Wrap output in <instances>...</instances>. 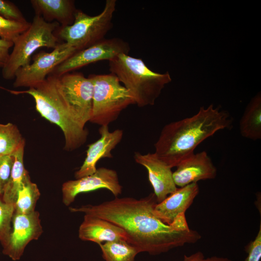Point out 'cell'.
Wrapping results in <instances>:
<instances>
[{
	"mask_svg": "<svg viewBox=\"0 0 261 261\" xmlns=\"http://www.w3.org/2000/svg\"><path fill=\"white\" fill-rule=\"evenodd\" d=\"M20 93L32 96L41 116L60 128L65 138L64 149L73 150L86 142L88 130L71 110L62 92L59 76L51 74L41 83Z\"/></svg>",
	"mask_w": 261,
	"mask_h": 261,
	"instance_id": "obj_3",
	"label": "cell"
},
{
	"mask_svg": "<svg viewBox=\"0 0 261 261\" xmlns=\"http://www.w3.org/2000/svg\"><path fill=\"white\" fill-rule=\"evenodd\" d=\"M43 232L39 212L28 214L14 212L12 232L6 245L2 247V253L13 261L19 260L28 244L38 240Z\"/></svg>",
	"mask_w": 261,
	"mask_h": 261,
	"instance_id": "obj_11",
	"label": "cell"
},
{
	"mask_svg": "<svg viewBox=\"0 0 261 261\" xmlns=\"http://www.w3.org/2000/svg\"><path fill=\"white\" fill-rule=\"evenodd\" d=\"M14 205L5 202L0 195V243L2 247L8 241L12 232Z\"/></svg>",
	"mask_w": 261,
	"mask_h": 261,
	"instance_id": "obj_24",
	"label": "cell"
},
{
	"mask_svg": "<svg viewBox=\"0 0 261 261\" xmlns=\"http://www.w3.org/2000/svg\"><path fill=\"white\" fill-rule=\"evenodd\" d=\"M89 77L93 84L90 122L101 126H108L117 119L123 110L135 104L129 90L114 74L91 75Z\"/></svg>",
	"mask_w": 261,
	"mask_h": 261,
	"instance_id": "obj_6",
	"label": "cell"
},
{
	"mask_svg": "<svg viewBox=\"0 0 261 261\" xmlns=\"http://www.w3.org/2000/svg\"><path fill=\"white\" fill-rule=\"evenodd\" d=\"M13 163L12 155L0 156V195L2 196L11 176Z\"/></svg>",
	"mask_w": 261,
	"mask_h": 261,
	"instance_id": "obj_27",
	"label": "cell"
},
{
	"mask_svg": "<svg viewBox=\"0 0 261 261\" xmlns=\"http://www.w3.org/2000/svg\"><path fill=\"white\" fill-rule=\"evenodd\" d=\"M133 158L136 162L145 167L148 179L158 203L163 201L169 194L176 190L171 168L160 160L155 153L142 154L135 152Z\"/></svg>",
	"mask_w": 261,
	"mask_h": 261,
	"instance_id": "obj_13",
	"label": "cell"
},
{
	"mask_svg": "<svg viewBox=\"0 0 261 261\" xmlns=\"http://www.w3.org/2000/svg\"><path fill=\"white\" fill-rule=\"evenodd\" d=\"M199 192L197 183L177 188L163 201L156 204L154 214L163 223L171 224L179 215L185 213Z\"/></svg>",
	"mask_w": 261,
	"mask_h": 261,
	"instance_id": "obj_16",
	"label": "cell"
},
{
	"mask_svg": "<svg viewBox=\"0 0 261 261\" xmlns=\"http://www.w3.org/2000/svg\"><path fill=\"white\" fill-rule=\"evenodd\" d=\"M183 261H232L228 258L218 257L216 256L205 258L203 253L197 251L189 256L184 255Z\"/></svg>",
	"mask_w": 261,
	"mask_h": 261,
	"instance_id": "obj_29",
	"label": "cell"
},
{
	"mask_svg": "<svg viewBox=\"0 0 261 261\" xmlns=\"http://www.w3.org/2000/svg\"><path fill=\"white\" fill-rule=\"evenodd\" d=\"M100 138L89 145L85 160L74 174L76 179H79L94 173L98 161L102 158H112V150L121 141L123 131L117 129L112 132L108 126H101L99 129Z\"/></svg>",
	"mask_w": 261,
	"mask_h": 261,
	"instance_id": "obj_15",
	"label": "cell"
},
{
	"mask_svg": "<svg viewBox=\"0 0 261 261\" xmlns=\"http://www.w3.org/2000/svg\"><path fill=\"white\" fill-rule=\"evenodd\" d=\"M77 50L64 42L58 44L50 52L41 51L34 57L33 62L19 68L14 75V87H32L44 81L47 76Z\"/></svg>",
	"mask_w": 261,
	"mask_h": 261,
	"instance_id": "obj_8",
	"label": "cell"
},
{
	"mask_svg": "<svg viewBox=\"0 0 261 261\" xmlns=\"http://www.w3.org/2000/svg\"><path fill=\"white\" fill-rule=\"evenodd\" d=\"M129 44L118 38L104 39L77 51L58 65L51 74L61 76L70 72L101 60H110L121 54H128Z\"/></svg>",
	"mask_w": 261,
	"mask_h": 261,
	"instance_id": "obj_10",
	"label": "cell"
},
{
	"mask_svg": "<svg viewBox=\"0 0 261 261\" xmlns=\"http://www.w3.org/2000/svg\"><path fill=\"white\" fill-rule=\"evenodd\" d=\"M99 246L105 261H135L139 253L135 247L123 239L106 242Z\"/></svg>",
	"mask_w": 261,
	"mask_h": 261,
	"instance_id": "obj_21",
	"label": "cell"
},
{
	"mask_svg": "<svg viewBox=\"0 0 261 261\" xmlns=\"http://www.w3.org/2000/svg\"><path fill=\"white\" fill-rule=\"evenodd\" d=\"M157 203L155 194L151 193L140 199L117 197L98 204L69 210L100 218L119 226L126 234V241L139 253L158 255L201 239V235L189 227L185 213L179 215L171 224L157 218L154 208Z\"/></svg>",
	"mask_w": 261,
	"mask_h": 261,
	"instance_id": "obj_1",
	"label": "cell"
},
{
	"mask_svg": "<svg viewBox=\"0 0 261 261\" xmlns=\"http://www.w3.org/2000/svg\"><path fill=\"white\" fill-rule=\"evenodd\" d=\"M60 88L72 114L83 127L91 117L93 84L91 78L79 73L59 76Z\"/></svg>",
	"mask_w": 261,
	"mask_h": 261,
	"instance_id": "obj_9",
	"label": "cell"
},
{
	"mask_svg": "<svg viewBox=\"0 0 261 261\" xmlns=\"http://www.w3.org/2000/svg\"><path fill=\"white\" fill-rule=\"evenodd\" d=\"M78 236L83 241L98 245L118 239L127 240L126 233L119 226L103 218L86 214L79 228Z\"/></svg>",
	"mask_w": 261,
	"mask_h": 261,
	"instance_id": "obj_17",
	"label": "cell"
},
{
	"mask_svg": "<svg viewBox=\"0 0 261 261\" xmlns=\"http://www.w3.org/2000/svg\"><path fill=\"white\" fill-rule=\"evenodd\" d=\"M241 135L257 140L261 138V96L258 93L246 107L239 122Z\"/></svg>",
	"mask_w": 261,
	"mask_h": 261,
	"instance_id": "obj_19",
	"label": "cell"
},
{
	"mask_svg": "<svg viewBox=\"0 0 261 261\" xmlns=\"http://www.w3.org/2000/svg\"><path fill=\"white\" fill-rule=\"evenodd\" d=\"M25 145H22L12 155L14 157L12 170L2 196L5 202L14 205L21 187L29 174L25 169L23 163Z\"/></svg>",
	"mask_w": 261,
	"mask_h": 261,
	"instance_id": "obj_20",
	"label": "cell"
},
{
	"mask_svg": "<svg viewBox=\"0 0 261 261\" xmlns=\"http://www.w3.org/2000/svg\"><path fill=\"white\" fill-rule=\"evenodd\" d=\"M40 195L37 185L31 182L29 174L18 192L14 204V212L28 214L35 211L36 204Z\"/></svg>",
	"mask_w": 261,
	"mask_h": 261,
	"instance_id": "obj_22",
	"label": "cell"
},
{
	"mask_svg": "<svg viewBox=\"0 0 261 261\" xmlns=\"http://www.w3.org/2000/svg\"><path fill=\"white\" fill-rule=\"evenodd\" d=\"M30 3L35 14L39 15L47 22L53 20L62 27L71 25L76 12L74 1L70 0H32Z\"/></svg>",
	"mask_w": 261,
	"mask_h": 261,
	"instance_id": "obj_18",
	"label": "cell"
},
{
	"mask_svg": "<svg viewBox=\"0 0 261 261\" xmlns=\"http://www.w3.org/2000/svg\"><path fill=\"white\" fill-rule=\"evenodd\" d=\"M24 144L25 140L15 125L0 123V156L12 155Z\"/></svg>",
	"mask_w": 261,
	"mask_h": 261,
	"instance_id": "obj_23",
	"label": "cell"
},
{
	"mask_svg": "<svg viewBox=\"0 0 261 261\" xmlns=\"http://www.w3.org/2000/svg\"><path fill=\"white\" fill-rule=\"evenodd\" d=\"M58 26L56 21L48 22L35 14L29 27L13 41V49L2 69L3 78L14 79L19 68L30 64L32 55L39 48H55L58 44L54 32Z\"/></svg>",
	"mask_w": 261,
	"mask_h": 261,
	"instance_id": "obj_5",
	"label": "cell"
},
{
	"mask_svg": "<svg viewBox=\"0 0 261 261\" xmlns=\"http://www.w3.org/2000/svg\"><path fill=\"white\" fill-rule=\"evenodd\" d=\"M116 3V0H107L102 11L95 16L89 15L80 10H76L73 23L61 27L58 37L77 51L104 39L112 28Z\"/></svg>",
	"mask_w": 261,
	"mask_h": 261,
	"instance_id": "obj_7",
	"label": "cell"
},
{
	"mask_svg": "<svg viewBox=\"0 0 261 261\" xmlns=\"http://www.w3.org/2000/svg\"><path fill=\"white\" fill-rule=\"evenodd\" d=\"M14 45L12 41L0 38V69L4 67L8 60L9 50Z\"/></svg>",
	"mask_w": 261,
	"mask_h": 261,
	"instance_id": "obj_30",
	"label": "cell"
},
{
	"mask_svg": "<svg viewBox=\"0 0 261 261\" xmlns=\"http://www.w3.org/2000/svg\"><path fill=\"white\" fill-rule=\"evenodd\" d=\"M0 15L11 21L28 22L19 9L14 3L7 0H0Z\"/></svg>",
	"mask_w": 261,
	"mask_h": 261,
	"instance_id": "obj_26",
	"label": "cell"
},
{
	"mask_svg": "<svg viewBox=\"0 0 261 261\" xmlns=\"http://www.w3.org/2000/svg\"><path fill=\"white\" fill-rule=\"evenodd\" d=\"M245 251L247 256L244 261H260L261 258V223L255 239L246 246Z\"/></svg>",
	"mask_w": 261,
	"mask_h": 261,
	"instance_id": "obj_28",
	"label": "cell"
},
{
	"mask_svg": "<svg viewBox=\"0 0 261 261\" xmlns=\"http://www.w3.org/2000/svg\"><path fill=\"white\" fill-rule=\"evenodd\" d=\"M30 23L18 22L7 20L0 15V37L8 41H13L25 31Z\"/></svg>",
	"mask_w": 261,
	"mask_h": 261,
	"instance_id": "obj_25",
	"label": "cell"
},
{
	"mask_svg": "<svg viewBox=\"0 0 261 261\" xmlns=\"http://www.w3.org/2000/svg\"><path fill=\"white\" fill-rule=\"evenodd\" d=\"M228 112L214 108L201 107L194 116L166 124L155 144L157 157L172 168L194 153L196 147L219 130L231 126Z\"/></svg>",
	"mask_w": 261,
	"mask_h": 261,
	"instance_id": "obj_2",
	"label": "cell"
},
{
	"mask_svg": "<svg viewBox=\"0 0 261 261\" xmlns=\"http://www.w3.org/2000/svg\"><path fill=\"white\" fill-rule=\"evenodd\" d=\"M109 70L129 90L135 104L143 107L154 105L165 85L171 81L168 72L151 71L143 60L121 54L109 61Z\"/></svg>",
	"mask_w": 261,
	"mask_h": 261,
	"instance_id": "obj_4",
	"label": "cell"
},
{
	"mask_svg": "<svg viewBox=\"0 0 261 261\" xmlns=\"http://www.w3.org/2000/svg\"><path fill=\"white\" fill-rule=\"evenodd\" d=\"M102 188L109 190L116 197L121 194L122 187L115 170L101 167L92 174L65 182L62 187V202L68 206L79 194Z\"/></svg>",
	"mask_w": 261,
	"mask_h": 261,
	"instance_id": "obj_12",
	"label": "cell"
},
{
	"mask_svg": "<svg viewBox=\"0 0 261 261\" xmlns=\"http://www.w3.org/2000/svg\"><path fill=\"white\" fill-rule=\"evenodd\" d=\"M176 167L173 176L175 185L180 188L200 180L214 179L217 174L216 167L205 151L193 153Z\"/></svg>",
	"mask_w": 261,
	"mask_h": 261,
	"instance_id": "obj_14",
	"label": "cell"
}]
</instances>
